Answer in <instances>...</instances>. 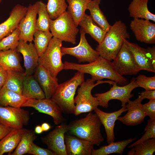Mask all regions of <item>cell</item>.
I'll list each match as a JSON object with an SVG mask.
<instances>
[{
    "instance_id": "obj_1",
    "label": "cell",
    "mask_w": 155,
    "mask_h": 155,
    "mask_svg": "<svg viewBox=\"0 0 155 155\" xmlns=\"http://www.w3.org/2000/svg\"><path fill=\"white\" fill-rule=\"evenodd\" d=\"M63 69L78 71L88 73L96 81L107 79L119 84H126L127 80L116 71L112 62L100 56L95 61L84 64H78L65 61Z\"/></svg>"
},
{
    "instance_id": "obj_2",
    "label": "cell",
    "mask_w": 155,
    "mask_h": 155,
    "mask_svg": "<svg viewBox=\"0 0 155 155\" xmlns=\"http://www.w3.org/2000/svg\"><path fill=\"white\" fill-rule=\"evenodd\" d=\"M130 37L125 24L121 20L117 21L111 26L96 50L100 56L111 61L116 57L124 40Z\"/></svg>"
},
{
    "instance_id": "obj_3",
    "label": "cell",
    "mask_w": 155,
    "mask_h": 155,
    "mask_svg": "<svg viewBox=\"0 0 155 155\" xmlns=\"http://www.w3.org/2000/svg\"><path fill=\"white\" fill-rule=\"evenodd\" d=\"M101 124L97 115L91 112L84 117L75 120L68 125V131L98 146L104 140L101 132Z\"/></svg>"
},
{
    "instance_id": "obj_4",
    "label": "cell",
    "mask_w": 155,
    "mask_h": 155,
    "mask_svg": "<svg viewBox=\"0 0 155 155\" xmlns=\"http://www.w3.org/2000/svg\"><path fill=\"white\" fill-rule=\"evenodd\" d=\"M84 74L78 71L71 79L59 84L51 98L62 112L74 113V97L78 87L84 81Z\"/></svg>"
},
{
    "instance_id": "obj_5",
    "label": "cell",
    "mask_w": 155,
    "mask_h": 155,
    "mask_svg": "<svg viewBox=\"0 0 155 155\" xmlns=\"http://www.w3.org/2000/svg\"><path fill=\"white\" fill-rule=\"evenodd\" d=\"M96 81L91 78L84 81L78 89V94L74 98L75 105L74 114L78 115L82 113L91 112L98 107V101L91 93L92 89L96 86L104 83L112 84L114 81L108 80H98L95 83Z\"/></svg>"
},
{
    "instance_id": "obj_6",
    "label": "cell",
    "mask_w": 155,
    "mask_h": 155,
    "mask_svg": "<svg viewBox=\"0 0 155 155\" xmlns=\"http://www.w3.org/2000/svg\"><path fill=\"white\" fill-rule=\"evenodd\" d=\"M50 30L53 37L74 44L79 29L70 14L66 11L58 18L50 20Z\"/></svg>"
},
{
    "instance_id": "obj_7",
    "label": "cell",
    "mask_w": 155,
    "mask_h": 155,
    "mask_svg": "<svg viewBox=\"0 0 155 155\" xmlns=\"http://www.w3.org/2000/svg\"><path fill=\"white\" fill-rule=\"evenodd\" d=\"M62 41L53 37L43 54L39 57L38 64L44 67L54 78L63 69L61 52Z\"/></svg>"
},
{
    "instance_id": "obj_8",
    "label": "cell",
    "mask_w": 155,
    "mask_h": 155,
    "mask_svg": "<svg viewBox=\"0 0 155 155\" xmlns=\"http://www.w3.org/2000/svg\"><path fill=\"white\" fill-rule=\"evenodd\" d=\"M117 84L115 82L112 84V87L108 91L94 95L98 101L99 105L107 108L108 107L110 100L116 99L121 101L122 106H125L130 99L134 96L131 93L132 91L138 87L135 78H133L129 83L123 86H119L117 85Z\"/></svg>"
},
{
    "instance_id": "obj_9",
    "label": "cell",
    "mask_w": 155,
    "mask_h": 155,
    "mask_svg": "<svg viewBox=\"0 0 155 155\" xmlns=\"http://www.w3.org/2000/svg\"><path fill=\"white\" fill-rule=\"evenodd\" d=\"M29 112L21 108L0 105V123L13 129L23 128L29 120Z\"/></svg>"
},
{
    "instance_id": "obj_10",
    "label": "cell",
    "mask_w": 155,
    "mask_h": 155,
    "mask_svg": "<svg viewBox=\"0 0 155 155\" xmlns=\"http://www.w3.org/2000/svg\"><path fill=\"white\" fill-rule=\"evenodd\" d=\"M80 39L78 44L72 47H62V56L69 55L76 57L79 62H93L100 56L98 52L94 50L88 44L85 37V33L81 28Z\"/></svg>"
},
{
    "instance_id": "obj_11",
    "label": "cell",
    "mask_w": 155,
    "mask_h": 155,
    "mask_svg": "<svg viewBox=\"0 0 155 155\" xmlns=\"http://www.w3.org/2000/svg\"><path fill=\"white\" fill-rule=\"evenodd\" d=\"M125 40L112 62L116 71L121 75H135L141 69L135 62Z\"/></svg>"
},
{
    "instance_id": "obj_12",
    "label": "cell",
    "mask_w": 155,
    "mask_h": 155,
    "mask_svg": "<svg viewBox=\"0 0 155 155\" xmlns=\"http://www.w3.org/2000/svg\"><path fill=\"white\" fill-rule=\"evenodd\" d=\"M24 107H32L39 112L50 115L55 125H58L64 121L62 111L51 98H45L41 99H28L22 106Z\"/></svg>"
},
{
    "instance_id": "obj_13",
    "label": "cell",
    "mask_w": 155,
    "mask_h": 155,
    "mask_svg": "<svg viewBox=\"0 0 155 155\" xmlns=\"http://www.w3.org/2000/svg\"><path fill=\"white\" fill-rule=\"evenodd\" d=\"M38 2L29 5L25 16L22 18L18 28L20 31V40L26 42H32L34 34L37 30L36 16L37 14Z\"/></svg>"
},
{
    "instance_id": "obj_14",
    "label": "cell",
    "mask_w": 155,
    "mask_h": 155,
    "mask_svg": "<svg viewBox=\"0 0 155 155\" xmlns=\"http://www.w3.org/2000/svg\"><path fill=\"white\" fill-rule=\"evenodd\" d=\"M68 126L63 123L58 125L44 137L43 140L56 155H67L65 142V134Z\"/></svg>"
},
{
    "instance_id": "obj_15",
    "label": "cell",
    "mask_w": 155,
    "mask_h": 155,
    "mask_svg": "<svg viewBox=\"0 0 155 155\" xmlns=\"http://www.w3.org/2000/svg\"><path fill=\"white\" fill-rule=\"evenodd\" d=\"M131 30L138 41L146 43H155V24L150 20L133 18L130 24Z\"/></svg>"
},
{
    "instance_id": "obj_16",
    "label": "cell",
    "mask_w": 155,
    "mask_h": 155,
    "mask_svg": "<svg viewBox=\"0 0 155 155\" xmlns=\"http://www.w3.org/2000/svg\"><path fill=\"white\" fill-rule=\"evenodd\" d=\"M16 50L23 55L25 75H33L38 65L39 57L34 44L20 40Z\"/></svg>"
},
{
    "instance_id": "obj_17",
    "label": "cell",
    "mask_w": 155,
    "mask_h": 155,
    "mask_svg": "<svg viewBox=\"0 0 155 155\" xmlns=\"http://www.w3.org/2000/svg\"><path fill=\"white\" fill-rule=\"evenodd\" d=\"M143 100L139 96L134 101L129 100L126 107L127 112L124 116L119 117V120L127 125L134 126L140 124L146 116L142 107Z\"/></svg>"
},
{
    "instance_id": "obj_18",
    "label": "cell",
    "mask_w": 155,
    "mask_h": 155,
    "mask_svg": "<svg viewBox=\"0 0 155 155\" xmlns=\"http://www.w3.org/2000/svg\"><path fill=\"white\" fill-rule=\"evenodd\" d=\"M94 111L104 127L107 143L108 144L114 142L115 137L114 129L115 122L122 113L127 111L126 105L122 106L117 111L111 113L104 112L98 107Z\"/></svg>"
},
{
    "instance_id": "obj_19",
    "label": "cell",
    "mask_w": 155,
    "mask_h": 155,
    "mask_svg": "<svg viewBox=\"0 0 155 155\" xmlns=\"http://www.w3.org/2000/svg\"><path fill=\"white\" fill-rule=\"evenodd\" d=\"M34 76L42 89L46 98H51L59 84L58 79L54 78L42 65L38 64Z\"/></svg>"
},
{
    "instance_id": "obj_20",
    "label": "cell",
    "mask_w": 155,
    "mask_h": 155,
    "mask_svg": "<svg viewBox=\"0 0 155 155\" xmlns=\"http://www.w3.org/2000/svg\"><path fill=\"white\" fill-rule=\"evenodd\" d=\"M27 9V7L20 4L16 5L13 7L8 18L0 24V41L18 28Z\"/></svg>"
},
{
    "instance_id": "obj_21",
    "label": "cell",
    "mask_w": 155,
    "mask_h": 155,
    "mask_svg": "<svg viewBox=\"0 0 155 155\" xmlns=\"http://www.w3.org/2000/svg\"><path fill=\"white\" fill-rule=\"evenodd\" d=\"M67 155H91L94 145L87 140L76 136L65 135Z\"/></svg>"
},
{
    "instance_id": "obj_22",
    "label": "cell",
    "mask_w": 155,
    "mask_h": 155,
    "mask_svg": "<svg viewBox=\"0 0 155 155\" xmlns=\"http://www.w3.org/2000/svg\"><path fill=\"white\" fill-rule=\"evenodd\" d=\"M131 51L135 61L141 70H145L155 73V68L152 65L147 57L145 49L138 44L130 42L127 39L125 40Z\"/></svg>"
},
{
    "instance_id": "obj_23",
    "label": "cell",
    "mask_w": 155,
    "mask_h": 155,
    "mask_svg": "<svg viewBox=\"0 0 155 155\" xmlns=\"http://www.w3.org/2000/svg\"><path fill=\"white\" fill-rule=\"evenodd\" d=\"M22 95L27 99H41L45 98L42 89L33 75H25Z\"/></svg>"
},
{
    "instance_id": "obj_24",
    "label": "cell",
    "mask_w": 155,
    "mask_h": 155,
    "mask_svg": "<svg viewBox=\"0 0 155 155\" xmlns=\"http://www.w3.org/2000/svg\"><path fill=\"white\" fill-rule=\"evenodd\" d=\"M79 25L86 34H89L98 44L102 42L107 32L93 21L90 15L86 13L81 19Z\"/></svg>"
},
{
    "instance_id": "obj_25",
    "label": "cell",
    "mask_w": 155,
    "mask_h": 155,
    "mask_svg": "<svg viewBox=\"0 0 155 155\" xmlns=\"http://www.w3.org/2000/svg\"><path fill=\"white\" fill-rule=\"evenodd\" d=\"M149 0H132L129 4L128 10L129 16L133 18L150 20L155 22V15L148 9Z\"/></svg>"
},
{
    "instance_id": "obj_26",
    "label": "cell",
    "mask_w": 155,
    "mask_h": 155,
    "mask_svg": "<svg viewBox=\"0 0 155 155\" xmlns=\"http://www.w3.org/2000/svg\"><path fill=\"white\" fill-rule=\"evenodd\" d=\"M0 65L7 71H23L16 49L0 51Z\"/></svg>"
},
{
    "instance_id": "obj_27",
    "label": "cell",
    "mask_w": 155,
    "mask_h": 155,
    "mask_svg": "<svg viewBox=\"0 0 155 155\" xmlns=\"http://www.w3.org/2000/svg\"><path fill=\"white\" fill-rule=\"evenodd\" d=\"M26 130L23 128L13 129L3 137L0 141V155L11 153L16 148Z\"/></svg>"
},
{
    "instance_id": "obj_28",
    "label": "cell",
    "mask_w": 155,
    "mask_h": 155,
    "mask_svg": "<svg viewBox=\"0 0 155 155\" xmlns=\"http://www.w3.org/2000/svg\"><path fill=\"white\" fill-rule=\"evenodd\" d=\"M101 0H91L88 4L87 9L90 13L93 21L105 32H107L111 25L108 23L103 13L100 9L99 5Z\"/></svg>"
},
{
    "instance_id": "obj_29",
    "label": "cell",
    "mask_w": 155,
    "mask_h": 155,
    "mask_svg": "<svg viewBox=\"0 0 155 155\" xmlns=\"http://www.w3.org/2000/svg\"><path fill=\"white\" fill-rule=\"evenodd\" d=\"M27 99L13 91L3 88L0 90V105L21 107Z\"/></svg>"
},
{
    "instance_id": "obj_30",
    "label": "cell",
    "mask_w": 155,
    "mask_h": 155,
    "mask_svg": "<svg viewBox=\"0 0 155 155\" xmlns=\"http://www.w3.org/2000/svg\"><path fill=\"white\" fill-rule=\"evenodd\" d=\"M136 137L119 142H113L107 145L101 146L97 149H93L92 155H107L112 153L122 155L126 146L136 139Z\"/></svg>"
},
{
    "instance_id": "obj_31",
    "label": "cell",
    "mask_w": 155,
    "mask_h": 155,
    "mask_svg": "<svg viewBox=\"0 0 155 155\" xmlns=\"http://www.w3.org/2000/svg\"><path fill=\"white\" fill-rule=\"evenodd\" d=\"M7 71V77L2 88L22 95L23 82L26 75L24 72L13 70Z\"/></svg>"
},
{
    "instance_id": "obj_32",
    "label": "cell",
    "mask_w": 155,
    "mask_h": 155,
    "mask_svg": "<svg viewBox=\"0 0 155 155\" xmlns=\"http://www.w3.org/2000/svg\"><path fill=\"white\" fill-rule=\"evenodd\" d=\"M68 6L67 11L73 18L77 27L85 13L88 3L91 0H66Z\"/></svg>"
},
{
    "instance_id": "obj_33",
    "label": "cell",
    "mask_w": 155,
    "mask_h": 155,
    "mask_svg": "<svg viewBox=\"0 0 155 155\" xmlns=\"http://www.w3.org/2000/svg\"><path fill=\"white\" fill-rule=\"evenodd\" d=\"M34 44L40 56L46 50L53 36L50 31L37 30L34 34Z\"/></svg>"
},
{
    "instance_id": "obj_34",
    "label": "cell",
    "mask_w": 155,
    "mask_h": 155,
    "mask_svg": "<svg viewBox=\"0 0 155 155\" xmlns=\"http://www.w3.org/2000/svg\"><path fill=\"white\" fill-rule=\"evenodd\" d=\"M37 14L36 26L37 30L42 31H50L51 20L46 8V5L41 1H38Z\"/></svg>"
},
{
    "instance_id": "obj_35",
    "label": "cell",
    "mask_w": 155,
    "mask_h": 155,
    "mask_svg": "<svg viewBox=\"0 0 155 155\" xmlns=\"http://www.w3.org/2000/svg\"><path fill=\"white\" fill-rule=\"evenodd\" d=\"M128 155H152L155 151V138L140 143L132 148Z\"/></svg>"
},
{
    "instance_id": "obj_36",
    "label": "cell",
    "mask_w": 155,
    "mask_h": 155,
    "mask_svg": "<svg viewBox=\"0 0 155 155\" xmlns=\"http://www.w3.org/2000/svg\"><path fill=\"white\" fill-rule=\"evenodd\" d=\"M36 138V135L33 132L26 129L15 150L11 155H22L27 153L31 144Z\"/></svg>"
},
{
    "instance_id": "obj_37",
    "label": "cell",
    "mask_w": 155,
    "mask_h": 155,
    "mask_svg": "<svg viewBox=\"0 0 155 155\" xmlns=\"http://www.w3.org/2000/svg\"><path fill=\"white\" fill-rule=\"evenodd\" d=\"M65 0H48L46 8L51 19H56L66 11L68 6Z\"/></svg>"
},
{
    "instance_id": "obj_38",
    "label": "cell",
    "mask_w": 155,
    "mask_h": 155,
    "mask_svg": "<svg viewBox=\"0 0 155 155\" xmlns=\"http://www.w3.org/2000/svg\"><path fill=\"white\" fill-rule=\"evenodd\" d=\"M20 31L18 28L0 41V51L16 49L20 40Z\"/></svg>"
},
{
    "instance_id": "obj_39",
    "label": "cell",
    "mask_w": 155,
    "mask_h": 155,
    "mask_svg": "<svg viewBox=\"0 0 155 155\" xmlns=\"http://www.w3.org/2000/svg\"><path fill=\"white\" fill-rule=\"evenodd\" d=\"M145 133L141 137L134 143L128 146V148L133 147L136 145L145 140L152 138H155V120H148L147 124L144 128Z\"/></svg>"
},
{
    "instance_id": "obj_40",
    "label": "cell",
    "mask_w": 155,
    "mask_h": 155,
    "mask_svg": "<svg viewBox=\"0 0 155 155\" xmlns=\"http://www.w3.org/2000/svg\"><path fill=\"white\" fill-rule=\"evenodd\" d=\"M135 81L138 87L143 88L146 90H155V75L148 77L140 74L135 78Z\"/></svg>"
},
{
    "instance_id": "obj_41",
    "label": "cell",
    "mask_w": 155,
    "mask_h": 155,
    "mask_svg": "<svg viewBox=\"0 0 155 155\" xmlns=\"http://www.w3.org/2000/svg\"><path fill=\"white\" fill-rule=\"evenodd\" d=\"M27 153L34 155H56L49 149L39 147L33 142L31 144Z\"/></svg>"
},
{
    "instance_id": "obj_42",
    "label": "cell",
    "mask_w": 155,
    "mask_h": 155,
    "mask_svg": "<svg viewBox=\"0 0 155 155\" xmlns=\"http://www.w3.org/2000/svg\"><path fill=\"white\" fill-rule=\"evenodd\" d=\"M146 116L149 117L151 121L155 120V99L150 100L149 101L142 105Z\"/></svg>"
},
{
    "instance_id": "obj_43",
    "label": "cell",
    "mask_w": 155,
    "mask_h": 155,
    "mask_svg": "<svg viewBox=\"0 0 155 155\" xmlns=\"http://www.w3.org/2000/svg\"><path fill=\"white\" fill-rule=\"evenodd\" d=\"M147 57L153 67L155 68V46L149 47L145 49Z\"/></svg>"
},
{
    "instance_id": "obj_44",
    "label": "cell",
    "mask_w": 155,
    "mask_h": 155,
    "mask_svg": "<svg viewBox=\"0 0 155 155\" xmlns=\"http://www.w3.org/2000/svg\"><path fill=\"white\" fill-rule=\"evenodd\" d=\"M139 96L143 100L144 99L150 100L155 99V90H146L142 92Z\"/></svg>"
},
{
    "instance_id": "obj_45",
    "label": "cell",
    "mask_w": 155,
    "mask_h": 155,
    "mask_svg": "<svg viewBox=\"0 0 155 155\" xmlns=\"http://www.w3.org/2000/svg\"><path fill=\"white\" fill-rule=\"evenodd\" d=\"M8 71L0 65V90L5 84L8 76Z\"/></svg>"
},
{
    "instance_id": "obj_46",
    "label": "cell",
    "mask_w": 155,
    "mask_h": 155,
    "mask_svg": "<svg viewBox=\"0 0 155 155\" xmlns=\"http://www.w3.org/2000/svg\"><path fill=\"white\" fill-rule=\"evenodd\" d=\"M13 129L0 123V141Z\"/></svg>"
},
{
    "instance_id": "obj_47",
    "label": "cell",
    "mask_w": 155,
    "mask_h": 155,
    "mask_svg": "<svg viewBox=\"0 0 155 155\" xmlns=\"http://www.w3.org/2000/svg\"><path fill=\"white\" fill-rule=\"evenodd\" d=\"M41 127L42 128L43 131H47L49 130L51 128L50 125L47 123H44L42 124Z\"/></svg>"
},
{
    "instance_id": "obj_48",
    "label": "cell",
    "mask_w": 155,
    "mask_h": 155,
    "mask_svg": "<svg viewBox=\"0 0 155 155\" xmlns=\"http://www.w3.org/2000/svg\"><path fill=\"white\" fill-rule=\"evenodd\" d=\"M43 131L41 126L38 125L35 128V132L37 134H40Z\"/></svg>"
},
{
    "instance_id": "obj_49",
    "label": "cell",
    "mask_w": 155,
    "mask_h": 155,
    "mask_svg": "<svg viewBox=\"0 0 155 155\" xmlns=\"http://www.w3.org/2000/svg\"><path fill=\"white\" fill-rule=\"evenodd\" d=\"M2 0H0V3L1 2Z\"/></svg>"
},
{
    "instance_id": "obj_50",
    "label": "cell",
    "mask_w": 155,
    "mask_h": 155,
    "mask_svg": "<svg viewBox=\"0 0 155 155\" xmlns=\"http://www.w3.org/2000/svg\"></svg>"
}]
</instances>
